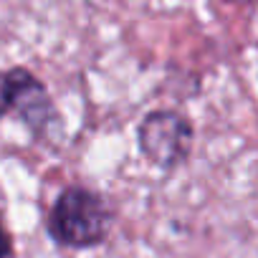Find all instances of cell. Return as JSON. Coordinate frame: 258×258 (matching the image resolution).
<instances>
[{"label": "cell", "instance_id": "cell-1", "mask_svg": "<svg viewBox=\"0 0 258 258\" xmlns=\"http://www.w3.org/2000/svg\"><path fill=\"white\" fill-rule=\"evenodd\" d=\"M111 225V210L106 200L86 187H66L51 208L48 233L66 248L99 245Z\"/></svg>", "mask_w": 258, "mask_h": 258}, {"label": "cell", "instance_id": "cell-2", "mask_svg": "<svg viewBox=\"0 0 258 258\" xmlns=\"http://www.w3.org/2000/svg\"><path fill=\"white\" fill-rule=\"evenodd\" d=\"M137 140L142 155L152 165L172 170L182 165L192 150V124L177 111L160 109L142 119L137 129Z\"/></svg>", "mask_w": 258, "mask_h": 258}, {"label": "cell", "instance_id": "cell-3", "mask_svg": "<svg viewBox=\"0 0 258 258\" xmlns=\"http://www.w3.org/2000/svg\"><path fill=\"white\" fill-rule=\"evenodd\" d=\"M11 79H13V111L36 135H46V129L58 119L46 86L23 69H13Z\"/></svg>", "mask_w": 258, "mask_h": 258}, {"label": "cell", "instance_id": "cell-4", "mask_svg": "<svg viewBox=\"0 0 258 258\" xmlns=\"http://www.w3.org/2000/svg\"><path fill=\"white\" fill-rule=\"evenodd\" d=\"M8 111H13V79H11V71L8 74L0 71V119Z\"/></svg>", "mask_w": 258, "mask_h": 258}, {"label": "cell", "instance_id": "cell-5", "mask_svg": "<svg viewBox=\"0 0 258 258\" xmlns=\"http://www.w3.org/2000/svg\"><path fill=\"white\" fill-rule=\"evenodd\" d=\"M11 255V238L3 228V223H0V258H8Z\"/></svg>", "mask_w": 258, "mask_h": 258}, {"label": "cell", "instance_id": "cell-6", "mask_svg": "<svg viewBox=\"0 0 258 258\" xmlns=\"http://www.w3.org/2000/svg\"><path fill=\"white\" fill-rule=\"evenodd\" d=\"M228 3H258V0H228Z\"/></svg>", "mask_w": 258, "mask_h": 258}]
</instances>
